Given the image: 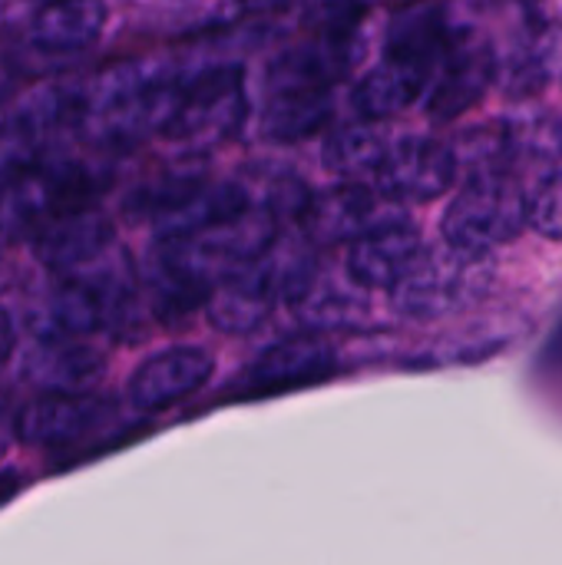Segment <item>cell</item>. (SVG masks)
Returning a JSON list of instances; mask_svg holds the SVG:
<instances>
[{"label": "cell", "instance_id": "6da1fadb", "mask_svg": "<svg viewBox=\"0 0 562 565\" xmlns=\"http://www.w3.org/2000/svg\"><path fill=\"white\" fill-rule=\"evenodd\" d=\"M79 132L99 149L123 152L162 136L182 96V73L166 60H119L79 83Z\"/></svg>", "mask_w": 562, "mask_h": 565}, {"label": "cell", "instance_id": "7a4b0ae2", "mask_svg": "<svg viewBox=\"0 0 562 565\" xmlns=\"http://www.w3.org/2000/svg\"><path fill=\"white\" fill-rule=\"evenodd\" d=\"M248 116L245 70L238 63H212L182 73L179 106L162 129V139L185 156H202L235 139Z\"/></svg>", "mask_w": 562, "mask_h": 565}, {"label": "cell", "instance_id": "3957f363", "mask_svg": "<svg viewBox=\"0 0 562 565\" xmlns=\"http://www.w3.org/2000/svg\"><path fill=\"white\" fill-rule=\"evenodd\" d=\"M523 228H527V192L503 172L470 175L454 192L441 218L444 245L477 258H490L494 248L517 242Z\"/></svg>", "mask_w": 562, "mask_h": 565}, {"label": "cell", "instance_id": "277c9868", "mask_svg": "<svg viewBox=\"0 0 562 565\" xmlns=\"http://www.w3.org/2000/svg\"><path fill=\"white\" fill-rule=\"evenodd\" d=\"M103 185L106 182L96 169L46 156L0 192V232L33 238L50 222L79 209H93Z\"/></svg>", "mask_w": 562, "mask_h": 565}, {"label": "cell", "instance_id": "5b68a950", "mask_svg": "<svg viewBox=\"0 0 562 565\" xmlns=\"http://www.w3.org/2000/svg\"><path fill=\"white\" fill-rule=\"evenodd\" d=\"M494 258L464 255L454 248H427L421 265L391 288V305L404 318H441L460 301H467L477 288L490 281Z\"/></svg>", "mask_w": 562, "mask_h": 565}, {"label": "cell", "instance_id": "8992f818", "mask_svg": "<svg viewBox=\"0 0 562 565\" xmlns=\"http://www.w3.org/2000/svg\"><path fill=\"white\" fill-rule=\"evenodd\" d=\"M500 79V56L494 43L474 30L457 26L441 63L434 66V79L427 89V113L437 122H450L474 109L487 89Z\"/></svg>", "mask_w": 562, "mask_h": 565}, {"label": "cell", "instance_id": "52a82bcc", "mask_svg": "<svg viewBox=\"0 0 562 565\" xmlns=\"http://www.w3.org/2000/svg\"><path fill=\"white\" fill-rule=\"evenodd\" d=\"M364 33L358 30H315L308 40L278 50L265 66L268 93L282 89H331L348 79L364 56Z\"/></svg>", "mask_w": 562, "mask_h": 565}, {"label": "cell", "instance_id": "ba28073f", "mask_svg": "<svg viewBox=\"0 0 562 565\" xmlns=\"http://www.w3.org/2000/svg\"><path fill=\"white\" fill-rule=\"evenodd\" d=\"M457 172L460 159L454 146L431 136H404L391 142V152L371 189H378L394 205L434 202L454 189Z\"/></svg>", "mask_w": 562, "mask_h": 565}, {"label": "cell", "instance_id": "9c48e42d", "mask_svg": "<svg viewBox=\"0 0 562 565\" xmlns=\"http://www.w3.org/2000/svg\"><path fill=\"white\" fill-rule=\"evenodd\" d=\"M391 209H394V202H388L378 189L341 182V185L308 199V205L301 209V228H305L308 242H315V245H338V242L351 245V242L378 232L381 225L404 218Z\"/></svg>", "mask_w": 562, "mask_h": 565}, {"label": "cell", "instance_id": "30bf717a", "mask_svg": "<svg viewBox=\"0 0 562 565\" xmlns=\"http://www.w3.org/2000/svg\"><path fill=\"white\" fill-rule=\"evenodd\" d=\"M424 255H427L424 235L407 218H401L351 242L348 258H344V275L364 291H374V288L391 291L421 265Z\"/></svg>", "mask_w": 562, "mask_h": 565}, {"label": "cell", "instance_id": "8fae6325", "mask_svg": "<svg viewBox=\"0 0 562 565\" xmlns=\"http://www.w3.org/2000/svg\"><path fill=\"white\" fill-rule=\"evenodd\" d=\"M109 417V401L89 391H60V394H36L30 404L20 407L17 437L33 447H70Z\"/></svg>", "mask_w": 562, "mask_h": 565}, {"label": "cell", "instance_id": "7c38bea8", "mask_svg": "<svg viewBox=\"0 0 562 565\" xmlns=\"http://www.w3.org/2000/svg\"><path fill=\"white\" fill-rule=\"evenodd\" d=\"M215 371V361L205 348L176 344L146 358L129 377V404L142 414L166 411L192 397Z\"/></svg>", "mask_w": 562, "mask_h": 565}, {"label": "cell", "instance_id": "4fadbf2b", "mask_svg": "<svg viewBox=\"0 0 562 565\" xmlns=\"http://www.w3.org/2000/svg\"><path fill=\"white\" fill-rule=\"evenodd\" d=\"M33 248H36V258L50 271L73 275L113 248V225L103 212H96V205L79 209V212H70V215L50 222L43 232H36Z\"/></svg>", "mask_w": 562, "mask_h": 565}, {"label": "cell", "instance_id": "5bb4252c", "mask_svg": "<svg viewBox=\"0 0 562 565\" xmlns=\"http://www.w3.org/2000/svg\"><path fill=\"white\" fill-rule=\"evenodd\" d=\"M434 70L424 63L384 56L378 66H371L351 89L354 113L368 122H384L401 113H407L427 89H431Z\"/></svg>", "mask_w": 562, "mask_h": 565}, {"label": "cell", "instance_id": "9a60e30c", "mask_svg": "<svg viewBox=\"0 0 562 565\" xmlns=\"http://www.w3.org/2000/svg\"><path fill=\"white\" fill-rule=\"evenodd\" d=\"M106 26V0H53L26 23V43L43 56H76L96 46Z\"/></svg>", "mask_w": 562, "mask_h": 565}, {"label": "cell", "instance_id": "2e32d148", "mask_svg": "<svg viewBox=\"0 0 562 565\" xmlns=\"http://www.w3.org/2000/svg\"><path fill=\"white\" fill-rule=\"evenodd\" d=\"M335 122V96L331 89H282L268 93L262 106V139L291 146V142H308L331 129Z\"/></svg>", "mask_w": 562, "mask_h": 565}, {"label": "cell", "instance_id": "e0dca14e", "mask_svg": "<svg viewBox=\"0 0 562 565\" xmlns=\"http://www.w3.org/2000/svg\"><path fill=\"white\" fill-rule=\"evenodd\" d=\"M103 371V358L76 344L70 338L56 341H33V348L23 354L20 374L26 384L40 387V394H60V391H83L89 381H96Z\"/></svg>", "mask_w": 562, "mask_h": 565}, {"label": "cell", "instance_id": "ac0fdd59", "mask_svg": "<svg viewBox=\"0 0 562 565\" xmlns=\"http://www.w3.org/2000/svg\"><path fill=\"white\" fill-rule=\"evenodd\" d=\"M454 23L447 20L444 7L434 3H414L407 7L391 26H388V40H384V56H397V60H411V63H424V66H437L450 36H454Z\"/></svg>", "mask_w": 562, "mask_h": 565}, {"label": "cell", "instance_id": "d6986e66", "mask_svg": "<svg viewBox=\"0 0 562 565\" xmlns=\"http://www.w3.org/2000/svg\"><path fill=\"white\" fill-rule=\"evenodd\" d=\"M391 152V139L381 132L378 122H351L328 136L325 142V166L354 185H371Z\"/></svg>", "mask_w": 562, "mask_h": 565}, {"label": "cell", "instance_id": "ffe728a7", "mask_svg": "<svg viewBox=\"0 0 562 565\" xmlns=\"http://www.w3.org/2000/svg\"><path fill=\"white\" fill-rule=\"evenodd\" d=\"M562 63V26H543L530 33L513 53L510 63L500 66L503 73V89L513 99H527L540 93L560 70Z\"/></svg>", "mask_w": 562, "mask_h": 565}, {"label": "cell", "instance_id": "44dd1931", "mask_svg": "<svg viewBox=\"0 0 562 565\" xmlns=\"http://www.w3.org/2000/svg\"><path fill=\"white\" fill-rule=\"evenodd\" d=\"M331 361V351L321 348L318 341L298 338V341H282L265 358L252 367V381L268 384V387H288V384H305L318 374H325Z\"/></svg>", "mask_w": 562, "mask_h": 565}, {"label": "cell", "instance_id": "7402d4cb", "mask_svg": "<svg viewBox=\"0 0 562 565\" xmlns=\"http://www.w3.org/2000/svg\"><path fill=\"white\" fill-rule=\"evenodd\" d=\"M46 159V139L13 109L0 119V192Z\"/></svg>", "mask_w": 562, "mask_h": 565}, {"label": "cell", "instance_id": "603a6c76", "mask_svg": "<svg viewBox=\"0 0 562 565\" xmlns=\"http://www.w3.org/2000/svg\"><path fill=\"white\" fill-rule=\"evenodd\" d=\"M527 225L543 238L562 242V169L543 172L527 189Z\"/></svg>", "mask_w": 562, "mask_h": 565}, {"label": "cell", "instance_id": "cb8c5ba5", "mask_svg": "<svg viewBox=\"0 0 562 565\" xmlns=\"http://www.w3.org/2000/svg\"><path fill=\"white\" fill-rule=\"evenodd\" d=\"M13 348H17V324H13V318L0 308V367L10 361Z\"/></svg>", "mask_w": 562, "mask_h": 565}, {"label": "cell", "instance_id": "d4e9b609", "mask_svg": "<svg viewBox=\"0 0 562 565\" xmlns=\"http://www.w3.org/2000/svg\"><path fill=\"white\" fill-rule=\"evenodd\" d=\"M10 89H13V66H10L7 53L0 50V103L10 96Z\"/></svg>", "mask_w": 562, "mask_h": 565}, {"label": "cell", "instance_id": "484cf974", "mask_svg": "<svg viewBox=\"0 0 562 565\" xmlns=\"http://www.w3.org/2000/svg\"><path fill=\"white\" fill-rule=\"evenodd\" d=\"M20 477L13 473V470H7V473H0V503H7L13 493H20Z\"/></svg>", "mask_w": 562, "mask_h": 565}, {"label": "cell", "instance_id": "4316f807", "mask_svg": "<svg viewBox=\"0 0 562 565\" xmlns=\"http://www.w3.org/2000/svg\"><path fill=\"white\" fill-rule=\"evenodd\" d=\"M17 434V420H10L7 417V411L0 407V454H3V447H7V440Z\"/></svg>", "mask_w": 562, "mask_h": 565}, {"label": "cell", "instance_id": "83f0119b", "mask_svg": "<svg viewBox=\"0 0 562 565\" xmlns=\"http://www.w3.org/2000/svg\"><path fill=\"white\" fill-rule=\"evenodd\" d=\"M17 3H20L23 10H30V17H33L40 7H46V3H53V0H17Z\"/></svg>", "mask_w": 562, "mask_h": 565}, {"label": "cell", "instance_id": "f1b7e54d", "mask_svg": "<svg viewBox=\"0 0 562 565\" xmlns=\"http://www.w3.org/2000/svg\"><path fill=\"white\" fill-rule=\"evenodd\" d=\"M361 7H371V3H394V0H358Z\"/></svg>", "mask_w": 562, "mask_h": 565}]
</instances>
